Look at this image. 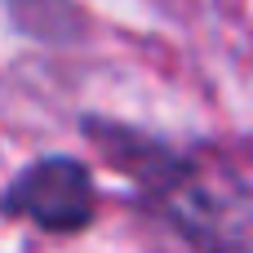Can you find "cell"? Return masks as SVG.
<instances>
[{"label":"cell","mask_w":253,"mask_h":253,"mask_svg":"<svg viewBox=\"0 0 253 253\" xmlns=\"http://www.w3.org/2000/svg\"><path fill=\"white\" fill-rule=\"evenodd\" d=\"M4 213L36 222L40 231L53 236H71L84 231L98 213V187L93 173L71 160V156H44L36 165H27L9 191H4Z\"/></svg>","instance_id":"cell-2"},{"label":"cell","mask_w":253,"mask_h":253,"mask_svg":"<svg viewBox=\"0 0 253 253\" xmlns=\"http://www.w3.org/2000/svg\"><path fill=\"white\" fill-rule=\"evenodd\" d=\"M98 133V147L151 196L165 205V213L196 240H205V249H236L245 240L240 231V205L218 191L205 169H196L191 160H182L178 151L142 138V133H129V129H116V125H89Z\"/></svg>","instance_id":"cell-1"}]
</instances>
